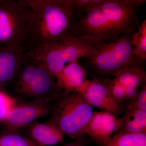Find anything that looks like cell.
Here are the masks:
<instances>
[{
	"mask_svg": "<svg viewBox=\"0 0 146 146\" xmlns=\"http://www.w3.org/2000/svg\"><path fill=\"white\" fill-rule=\"evenodd\" d=\"M28 10L26 27L27 50L74 36L78 18L71 0H25Z\"/></svg>",
	"mask_w": 146,
	"mask_h": 146,
	"instance_id": "obj_1",
	"label": "cell"
},
{
	"mask_svg": "<svg viewBox=\"0 0 146 146\" xmlns=\"http://www.w3.org/2000/svg\"><path fill=\"white\" fill-rule=\"evenodd\" d=\"M133 35H122L98 45L92 53L80 59V65L92 79L100 80L114 78L118 71L126 67L145 63L134 54Z\"/></svg>",
	"mask_w": 146,
	"mask_h": 146,
	"instance_id": "obj_2",
	"label": "cell"
},
{
	"mask_svg": "<svg viewBox=\"0 0 146 146\" xmlns=\"http://www.w3.org/2000/svg\"><path fill=\"white\" fill-rule=\"evenodd\" d=\"M10 85L18 98L50 103L64 92L58 86L54 76L29 55Z\"/></svg>",
	"mask_w": 146,
	"mask_h": 146,
	"instance_id": "obj_3",
	"label": "cell"
},
{
	"mask_svg": "<svg viewBox=\"0 0 146 146\" xmlns=\"http://www.w3.org/2000/svg\"><path fill=\"white\" fill-rule=\"evenodd\" d=\"M97 46L85 39L71 36L35 47L28 50V53L29 57L56 78L67 64L91 54Z\"/></svg>",
	"mask_w": 146,
	"mask_h": 146,
	"instance_id": "obj_4",
	"label": "cell"
},
{
	"mask_svg": "<svg viewBox=\"0 0 146 146\" xmlns=\"http://www.w3.org/2000/svg\"><path fill=\"white\" fill-rule=\"evenodd\" d=\"M94 112L92 106L78 92H63L53 102L49 121L64 135L75 140L85 135L84 128Z\"/></svg>",
	"mask_w": 146,
	"mask_h": 146,
	"instance_id": "obj_5",
	"label": "cell"
},
{
	"mask_svg": "<svg viewBox=\"0 0 146 146\" xmlns=\"http://www.w3.org/2000/svg\"><path fill=\"white\" fill-rule=\"evenodd\" d=\"M27 16L25 0H0L1 46L26 48Z\"/></svg>",
	"mask_w": 146,
	"mask_h": 146,
	"instance_id": "obj_6",
	"label": "cell"
},
{
	"mask_svg": "<svg viewBox=\"0 0 146 146\" xmlns=\"http://www.w3.org/2000/svg\"><path fill=\"white\" fill-rule=\"evenodd\" d=\"M146 2V0H105L100 7L113 40L138 31L140 25L138 9Z\"/></svg>",
	"mask_w": 146,
	"mask_h": 146,
	"instance_id": "obj_7",
	"label": "cell"
},
{
	"mask_svg": "<svg viewBox=\"0 0 146 146\" xmlns=\"http://www.w3.org/2000/svg\"><path fill=\"white\" fill-rule=\"evenodd\" d=\"M74 36L85 39L97 46L114 41L100 7L90 8L77 21Z\"/></svg>",
	"mask_w": 146,
	"mask_h": 146,
	"instance_id": "obj_8",
	"label": "cell"
},
{
	"mask_svg": "<svg viewBox=\"0 0 146 146\" xmlns=\"http://www.w3.org/2000/svg\"><path fill=\"white\" fill-rule=\"evenodd\" d=\"M52 103L32 100L16 104L7 117L3 121L6 130H17L27 126L39 118L49 115Z\"/></svg>",
	"mask_w": 146,
	"mask_h": 146,
	"instance_id": "obj_9",
	"label": "cell"
},
{
	"mask_svg": "<svg viewBox=\"0 0 146 146\" xmlns=\"http://www.w3.org/2000/svg\"><path fill=\"white\" fill-rule=\"evenodd\" d=\"M75 92L81 94L92 107L110 113L117 119L123 112L124 104L115 102L105 86L96 79L86 80Z\"/></svg>",
	"mask_w": 146,
	"mask_h": 146,
	"instance_id": "obj_10",
	"label": "cell"
},
{
	"mask_svg": "<svg viewBox=\"0 0 146 146\" xmlns=\"http://www.w3.org/2000/svg\"><path fill=\"white\" fill-rule=\"evenodd\" d=\"M28 57L27 50L24 47L0 45V90L10 85Z\"/></svg>",
	"mask_w": 146,
	"mask_h": 146,
	"instance_id": "obj_11",
	"label": "cell"
},
{
	"mask_svg": "<svg viewBox=\"0 0 146 146\" xmlns=\"http://www.w3.org/2000/svg\"><path fill=\"white\" fill-rule=\"evenodd\" d=\"M117 118L105 111H94L85 126L84 134L99 146L106 143L115 132Z\"/></svg>",
	"mask_w": 146,
	"mask_h": 146,
	"instance_id": "obj_12",
	"label": "cell"
},
{
	"mask_svg": "<svg viewBox=\"0 0 146 146\" xmlns=\"http://www.w3.org/2000/svg\"><path fill=\"white\" fill-rule=\"evenodd\" d=\"M27 126L30 139L39 146L55 145L62 143L64 141V133L49 121L44 123H33Z\"/></svg>",
	"mask_w": 146,
	"mask_h": 146,
	"instance_id": "obj_13",
	"label": "cell"
},
{
	"mask_svg": "<svg viewBox=\"0 0 146 146\" xmlns=\"http://www.w3.org/2000/svg\"><path fill=\"white\" fill-rule=\"evenodd\" d=\"M87 72L78 61L68 63L56 76L58 87L65 93L75 92L87 78Z\"/></svg>",
	"mask_w": 146,
	"mask_h": 146,
	"instance_id": "obj_14",
	"label": "cell"
},
{
	"mask_svg": "<svg viewBox=\"0 0 146 146\" xmlns=\"http://www.w3.org/2000/svg\"><path fill=\"white\" fill-rule=\"evenodd\" d=\"M117 119L115 133H146V111L124 108Z\"/></svg>",
	"mask_w": 146,
	"mask_h": 146,
	"instance_id": "obj_15",
	"label": "cell"
},
{
	"mask_svg": "<svg viewBox=\"0 0 146 146\" xmlns=\"http://www.w3.org/2000/svg\"><path fill=\"white\" fill-rule=\"evenodd\" d=\"M145 63L126 67L115 74V80L125 87L139 89L146 83Z\"/></svg>",
	"mask_w": 146,
	"mask_h": 146,
	"instance_id": "obj_16",
	"label": "cell"
},
{
	"mask_svg": "<svg viewBox=\"0 0 146 146\" xmlns=\"http://www.w3.org/2000/svg\"><path fill=\"white\" fill-rule=\"evenodd\" d=\"M99 146H146V133H117Z\"/></svg>",
	"mask_w": 146,
	"mask_h": 146,
	"instance_id": "obj_17",
	"label": "cell"
},
{
	"mask_svg": "<svg viewBox=\"0 0 146 146\" xmlns=\"http://www.w3.org/2000/svg\"><path fill=\"white\" fill-rule=\"evenodd\" d=\"M0 146H39L17 130H6L0 133Z\"/></svg>",
	"mask_w": 146,
	"mask_h": 146,
	"instance_id": "obj_18",
	"label": "cell"
},
{
	"mask_svg": "<svg viewBox=\"0 0 146 146\" xmlns=\"http://www.w3.org/2000/svg\"><path fill=\"white\" fill-rule=\"evenodd\" d=\"M132 42L134 52L139 60L143 63L146 61V20L139 25L138 31L132 36Z\"/></svg>",
	"mask_w": 146,
	"mask_h": 146,
	"instance_id": "obj_19",
	"label": "cell"
},
{
	"mask_svg": "<svg viewBox=\"0 0 146 146\" xmlns=\"http://www.w3.org/2000/svg\"><path fill=\"white\" fill-rule=\"evenodd\" d=\"M98 80L105 86L110 95L115 102L119 104H124L126 101L125 86L119 83L113 78Z\"/></svg>",
	"mask_w": 146,
	"mask_h": 146,
	"instance_id": "obj_20",
	"label": "cell"
},
{
	"mask_svg": "<svg viewBox=\"0 0 146 146\" xmlns=\"http://www.w3.org/2000/svg\"><path fill=\"white\" fill-rule=\"evenodd\" d=\"M16 104V101L0 90V121H3Z\"/></svg>",
	"mask_w": 146,
	"mask_h": 146,
	"instance_id": "obj_21",
	"label": "cell"
},
{
	"mask_svg": "<svg viewBox=\"0 0 146 146\" xmlns=\"http://www.w3.org/2000/svg\"><path fill=\"white\" fill-rule=\"evenodd\" d=\"M124 108L146 111V83L141 86L135 98L125 102Z\"/></svg>",
	"mask_w": 146,
	"mask_h": 146,
	"instance_id": "obj_22",
	"label": "cell"
},
{
	"mask_svg": "<svg viewBox=\"0 0 146 146\" xmlns=\"http://www.w3.org/2000/svg\"><path fill=\"white\" fill-rule=\"evenodd\" d=\"M93 141L85 134L74 142L66 144L64 146H88Z\"/></svg>",
	"mask_w": 146,
	"mask_h": 146,
	"instance_id": "obj_23",
	"label": "cell"
},
{
	"mask_svg": "<svg viewBox=\"0 0 146 146\" xmlns=\"http://www.w3.org/2000/svg\"><path fill=\"white\" fill-rule=\"evenodd\" d=\"M126 101L132 99L137 96L139 89L132 87H125Z\"/></svg>",
	"mask_w": 146,
	"mask_h": 146,
	"instance_id": "obj_24",
	"label": "cell"
}]
</instances>
